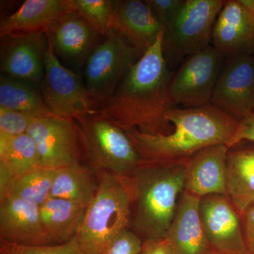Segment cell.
<instances>
[{"label": "cell", "instance_id": "1", "mask_svg": "<svg viewBox=\"0 0 254 254\" xmlns=\"http://www.w3.org/2000/svg\"><path fill=\"white\" fill-rule=\"evenodd\" d=\"M163 35L164 31L97 110L125 131L136 129L155 135L173 130L168 115L177 108L170 93L174 73L167 64Z\"/></svg>", "mask_w": 254, "mask_h": 254}, {"label": "cell", "instance_id": "2", "mask_svg": "<svg viewBox=\"0 0 254 254\" xmlns=\"http://www.w3.org/2000/svg\"><path fill=\"white\" fill-rule=\"evenodd\" d=\"M168 120L173 130L166 134L126 131L143 161H182L212 145L225 144L229 148L240 123L210 104L177 107L168 114Z\"/></svg>", "mask_w": 254, "mask_h": 254}, {"label": "cell", "instance_id": "3", "mask_svg": "<svg viewBox=\"0 0 254 254\" xmlns=\"http://www.w3.org/2000/svg\"><path fill=\"white\" fill-rule=\"evenodd\" d=\"M186 160L143 161L130 177L135 206L132 225L143 240L166 236L185 190Z\"/></svg>", "mask_w": 254, "mask_h": 254}, {"label": "cell", "instance_id": "4", "mask_svg": "<svg viewBox=\"0 0 254 254\" xmlns=\"http://www.w3.org/2000/svg\"><path fill=\"white\" fill-rule=\"evenodd\" d=\"M98 188L87 206L76 237L87 254H103L128 226L133 194L131 180L105 172L96 174Z\"/></svg>", "mask_w": 254, "mask_h": 254}, {"label": "cell", "instance_id": "5", "mask_svg": "<svg viewBox=\"0 0 254 254\" xmlns=\"http://www.w3.org/2000/svg\"><path fill=\"white\" fill-rule=\"evenodd\" d=\"M80 141L95 173L129 178L142 159L126 131L98 112L76 120Z\"/></svg>", "mask_w": 254, "mask_h": 254}, {"label": "cell", "instance_id": "6", "mask_svg": "<svg viewBox=\"0 0 254 254\" xmlns=\"http://www.w3.org/2000/svg\"><path fill=\"white\" fill-rule=\"evenodd\" d=\"M139 58L131 43L115 30L102 37L83 66V84L96 110L113 95Z\"/></svg>", "mask_w": 254, "mask_h": 254}, {"label": "cell", "instance_id": "7", "mask_svg": "<svg viewBox=\"0 0 254 254\" xmlns=\"http://www.w3.org/2000/svg\"><path fill=\"white\" fill-rule=\"evenodd\" d=\"M225 1L185 0L183 4L165 28L164 53L179 58L210 46L214 26Z\"/></svg>", "mask_w": 254, "mask_h": 254}, {"label": "cell", "instance_id": "8", "mask_svg": "<svg viewBox=\"0 0 254 254\" xmlns=\"http://www.w3.org/2000/svg\"><path fill=\"white\" fill-rule=\"evenodd\" d=\"M48 41L45 74L40 88L48 109L55 116L76 121L97 112L83 82L74 71L64 66Z\"/></svg>", "mask_w": 254, "mask_h": 254}, {"label": "cell", "instance_id": "9", "mask_svg": "<svg viewBox=\"0 0 254 254\" xmlns=\"http://www.w3.org/2000/svg\"><path fill=\"white\" fill-rule=\"evenodd\" d=\"M224 58L213 46L187 57L170 81L174 104L185 108L210 104Z\"/></svg>", "mask_w": 254, "mask_h": 254}, {"label": "cell", "instance_id": "10", "mask_svg": "<svg viewBox=\"0 0 254 254\" xmlns=\"http://www.w3.org/2000/svg\"><path fill=\"white\" fill-rule=\"evenodd\" d=\"M210 105L240 122L254 111V57L227 58L216 81Z\"/></svg>", "mask_w": 254, "mask_h": 254}, {"label": "cell", "instance_id": "11", "mask_svg": "<svg viewBox=\"0 0 254 254\" xmlns=\"http://www.w3.org/2000/svg\"><path fill=\"white\" fill-rule=\"evenodd\" d=\"M27 133L36 143L42 167L56 170L79 163L76 120L53 115L37 117Z\"/></svg>", "mask_w": 254, "mask_h": 254}, {"label": "cell", "instance_id": "12", "mask_svg": "<svg viewBox=\"0 0 254 254\" xmlns=\"http://www.w3.org/2000/svg\"><path fill=\"white\" fill-rule=\"evenodd\" d=\"M198 210L205 236L212 250L248 254L242 215L227 195L201 197Z\"/></svg>", "mask_w": 254, "mask_h": 254}, {"label": "cell", "instance_id": "13", "mask_svg": "<svg viewBox=\"0 0 254 254\" xmlns=\"http://www.w3.org/2000/svg\"><path fill=\"white\" fill-rule=\"evenodd\" d=\"M1 72L7 77L41 86L48 46L46 33L1 37Z\"/></svg>", "mask_w": 254, "mask_h": 254}, {"label": "cell", "instance_id": "14", "mask_svg": "<svg viewBox=\"0 0 254 254\" xmlns=\"http://www.w3.org/2000/svg\"><path fill=\"white\" fill-rule=\"evenodd\" d=\"M58 59L74 69L84 66L101 35L81 15L69 9L46 32Z\"/></svg>", "mask_w": 254, "mask_h": 254}, {"label": "cell", "instance_id": "15", "mask_svg": "<svg viewBox=\"0 0 254 254\" xmlns=\"http://www.w3.org/2000/svg\"><path fill=\"white\" fill-rule=\"evenodd\" d=\"M213 46L225 58L254 54V14L241 0H227L214 26Z\"/></svg>", "mask_w": 254, "mask_h": 254}, {"label": "cell", "instance_id": "16", "mask_svg": "<svg viewBox=\"0 0 254 254\" xmlns=\"http://www.w3.org/2000/svg\"><path fill=\"white\" fill-rule=\"evenodd\" d=\"M0 237L13 245H55L42 223L40 206L15 197L0 200Z\"/></svg>", "mask_w": 254, "mask_h": 254}, {"label": "cell", "instance_id": "17", "mask_svg": "<svg viewBox=\"0 0 254 254\" xmlns=\"http://www.w3.org/2000/svg\"><path fill=\"white\" fill-rule=\"evenodd\" d=\"M227 145L207 147L186 160L185 190L195 196L227 195Z\"/></svg>", "mask_w": 254, "mask_h": 254}, {"label": "cell", "instance_id": "18", "mask_svg": "<svg viewBox=\"0 0 254 254\" xmlns=\"http://www.w3.org/2000/svg\"><path fill=\"white\" fill-rule=\"evenodd\" d=\"M112 29L125 37L140 58L165 30L148 4L141 0L117 1Z\"/></svg>", "mask_w": 254, "mask_h": 254}, {"label": "cell", "instance_id": "19", "mask_svg": "<svg viewBox=\"0 0 254 254\" xmlns=\"http://www.w3.org/2000/svg\"><path fill=\"white\" fill-rule=\"evenodd\" d=\"M200 198L185 190L173 223L165 237L176 254H208L213 252L200 221Z\"/></svg>", "mask_w": 254, "mask_h": 254}, {"label": "cell", "instance_id": "20", "mask_svg": "<svg viewBox=\"0 0 254 254\" xmlns=\"http://www.w3.org/2000/svg\"><path fill=\"white\" fill-rule=\"evenodd\" d=\"M69 9L66 0H26L0 22V36L46 33L60 15Z\"/></svg>", "mask_w": 254, "mask_h": 254}, {"label": "cell", "instance_id": "21", "mask_svg": "<svg viewBox=\"0 0 254 254\" xmlns=\"http://www.w3.org/2000/svg\"><path fill=\"white\" fill-rule=\"evenodd\" d=\"M229 148L227 195L242 215L254 204V143Z\"/></svg>", "mask_w": 254, "mask_h": 254}, {"label": "cell", "instance_id": "22", "mask_svg": "<svg viewBox=\"0 0 254 254\" xmlns=\"http://www.w3.org/2000/svg\"><path fill=\"white\" fill-rule=\"evenodd\" d=\"M40 166L38 148L28 133L0 137V196L14 178Z\"/></svg>", "mask_w": 254, "mask_h": 254}, {"label": "cell", "instance_id": "23", "mask_svg": "<svg viewBox=\"0 0 254 254\" xmlns=\"http://www.w3.org/2000/svg\"><path fill=\"white\" fill-rule=\"evenodd\" d=\"M88 205L50 197L40 206L42 223L53 245H60L77 235Z\"/></svg>", "mask_w": 254, "mask_h": 254}, {"label": "cell", "instance_id": "24", "mask_svg": "<svg viewBox=\"0 0 254 254\" xmlns=\"http://www.w3.org/2000/svg\"><path fill=\"white\" fill-rule=\"evenodd\" d=\"M98 178L92 168L75 163L56 169L50 197L88 205L98 188Z\"/></svg>", "mask_w": 254, "mask_h": 254}, {"label": "cell", "instance_id": "25", "mask_svg": "<svg viewBox=\"0 0 254 254\" xmlns=\"http://www.w3.org/2000/svg\"><path fill=\"white\" fill-rule=\"evenodd\" d=\"M0 108L37 117L53 115L45 103L40 86L2 74L0 77Z\"/></svg>", "mask_w": 254, "mask_h": 254}, {"label": "cell", "instance_id": "26", "mask_svg": "<svg viewBox=\"0 0 254 254\" xmlns=\"http://www.w3.org/2000/svg\"><path fill=\"white\" fill-rule=\"evenodd\" d=\"M55 170L38 167L12 180L0 200L11 196L41 206L50 197Z\"/></svg>", "mask_w": 254, "mask_h": 254}, {"label": "cell", "instance_id": "27", "mask_svg": "<svg viewBox=\"0 0 254 254\" xmlns=\"http://www.w3.org/2000/svg\"><path fill=\"white\" fill-rule=\"evenodd\" d=\"M117 1L110 0H66L69 9L77 12L102 36L112 30Z\"/></svg>", "mask_w": 254, "mask_h": 254}, {"label": "cell", "instance_id": "28", "mask_svg": "<svg viewBox=\"0 0 254 254\" xmlns=\"http://www.w3.org/2000/svg\"><path fill=\"white\" fill-rule=\"evenodd\" d=\"M37 116L0 108V137H12L27 133L28 127Z\"/></svg>", "mask_w": 254, "mask_h": 254}, {"label": "cell", "instance_id": "29", "mask_svg": "<svg viewBox=\"0 0 254 254\" xmlns=\"http://www.w3.org/2000/svg\"><path fill=\"white\" fill-rule=\"evenodd\" d=\"M10 247L12 254H87L76 236L60 245L28 247L10 244Z\"/></svg>", "mask_w": 254, "mask_h": 254}, {"label": "cell", "instance_id": "30", "mask_svg": "<svg viewBox=\"0 0 254 254\" xmlns=\"http://www.w3.org/2000/svg\"><path fill=\"white\" fill-rule=\"evenodd\" d=\"M142 245L141 237L127 228L112 241L103 254H139Z\"/></svg>", "mask_w": 254, "mask_h": 254}, {"label": "cell", "instance_id": "31", "mask_svg": "<svg viewBox=\"0 0 254 254\" xmlns=\"http://www.w3.org/2000/svg\"><path fill=\"white\" fill-rule=\"evenodd\" d=\"M185 0H145L164 29L173 19Z\"/></svg>", "mask_w": 254, "mask_h": 254}, {"label": "cell", "instance_id": "32", "mask_svg": "<svg viewBox=\"0 0 254 254\" xmlns=\"http://www.w3.org/2000/svg\"><path fill=\"white\" fill-rule=\"evenodd\" d=\"M242 141L254 143V111L239 123L236 133L229 145V148Z\"/></svg>", "mask_w": 254, "mask_h": 254}, {"label": "cell", "instance_id": "33", "mask_svg": "<svg viewBox=\"0 0 254 254\" xmlns=\"http://www.w3.org/2000/svg\"><path fill=\"white\" fill-rule=\"evenodd\" d=\"M139 254H176L171 242L166 237L143 241Z\"/></svg>", "mask_w": 254, "mask_h": 254}, {"label": "cell", "instance_id": "34", "mask_svg": "<svg viewBox=\"0 0 254 254\" xmlns=\"http://www.w3.org/2000/svg\"><path fill=\"white\" fill-rule=\"evenodd\" d=\"M246 244L248 251L254 250V204L242 214Z\"/></svg>", "mask_w": 254, "mask_h": 254}, {"label": "cell", "instance_id": "35", "mask_svg": "<svg viewBox=\"0 0 254 254\" xmlns=\"http://www.w3.org/2000/svg\"><path fill=\"white\" fill-rule=\"evenodd\" d=\"M0 254H11V247H10L9 243L1 241Z\"/></svg>", "mask_w": 254, "mask_h": 254}, {"label": "cell", "instance_id": "36", "mask_svg": "<svg viewBox=\"0 0 254 254\" xmlns=\"http://www.w3.org/2000/svg\"><path fill=\"white\" fill-rule=\"evenodd\" d=\"M241 1L254 14V0H241Z\"/></svg>", "mask_w": 254, "mask_h": 254}, {"label": "cell", "instance_id": "37", "mask_svg": "<svg viewBox=\"0 0 254 254\" xmlns=\"http://www.w3.org/2000/svg\"><path fill=\"white\" fill-rule=\"evenodd\" d=\"M208 254H230V253H224V252H215V251H213V252H210Z\"/></svg>", "mask_w": 254, "mask_h": 254}, {"label": "cell", "instance_id": "38", "mask_svg": "<svg viewBox=\"0 0 254 254\" xmlns=\"http://www.w3.org/2000/svg\"><path fill=\"white\" fill-rule=\"evenodd\" d=\"M248 254H254V250L248 251Z\"/></svg>", "mask_w": 254, "mask_h": 254}]
</instances>
